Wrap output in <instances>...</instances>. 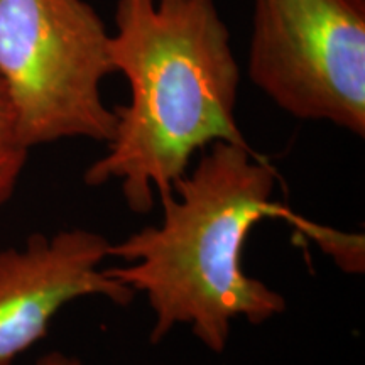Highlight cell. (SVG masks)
Returning <instances> with one entry per match:
<instances>
[{
    "mask_svg": "<svg viewBox=\"0 0 365 365\" xmlns=\"http://www.w3.org/2000/svg\"><path fill=\"white\" fill-rule=\"evenodd\" d=\"M110 58L130 98L113 108L88 186L115 181L127 208L148 213L208 145L249 144L235 117L240 68L217 0H117Z\"/></svg>",
    "mask_w": 365,
    "mask_h": 365,
    "instance_id": "cell-1",
    "label": "cell"
},
{
    "mask_svg": "<svg viewBox=\"0 0 365 365\" xmlns=\"http://www.w3.org/2000/svg\"><path fill=\"white\" fill-rule=\"evenodd\" d=\"M277 173L250 144L215 143L161 200L163 220L110 244L107 267L153 312L150 341L188 325L212 352L225 350L232 323L261 325L286 309L284 296L249 276L242 252L252 228L281 215Z\"/></svg>",
    "mask_w": 365,
    "mask_h": 365,
    "instance_id": "cell-2",
    "label": "cell"
},
{
    "mask_svg": "<svg viewBox=\"0 0 365 365\" xmlns=\"http://www.w3.org/2000/svg\"><path fill=\"white\" fill-rule=\"evenodd\" d=\"M110 33L85 0H0V80L29 149L65 139L107 144L115 112Z\"/></svg>",
    "mask_w": 365,
    "mask_h": 365,
    "instance_id": "cell-3",
    "label": "cell"
},
{
    "mask_svg": "<svg viewBox=\"0 0 365 365\" xmlns=\"http://www.w3.org/2000/svg\"><path fill=\"white\" fill-rule=\"evenodd\" d=\"M247 75L281 110L365 135V0H254Z\"/></svg>",
    "mask_w": 365,
    "mask_h": 365,
    "instance_id": "cell-4",
    "label": "cell"
},
{
    "mask_svg": "<svg viewBox=\"0 0 365 365\" xmlns=\"http://www.w3.org/2000/svg\"><path fill=\"white\" fill-rule=\"evenodd\" d=\"M110 242L86 228L33 234L0 250V365H12L49 331L63 308L81 298L127 307L135 293L102 267Z\"/></svg>",
    "mask_w": 365,
    "mask_h": 365,
    "instance_id": "cell-5",
    "label": "cell"
},
{
    "mask_svg": "<svg viewBox=\"0 0 365 365\" xmlns=\"http://www.w3.org/2000/svg\"><path fill=\"white\" fill-rule=\"evenodd\" d=\"M29 150L21 139L16 112L0 80V207L16 193Z\"/></svg>",
    "mask_w": 365,
    "mask_h": 365,
    "instance_id": "cell-6",
    "label": "cell"
},
{
    "mask_svg": "<svg viewBox=\"0 0 365 365\" xmlns=\"http://www.w3.org/2000/svg\"><path fill=\"white\" fill-rule=\"evenodd\" d=\"M34 365H83V362L78 357H73L65 352H49L36 360Z\"/></svg>",
    "mask_w": 365,
    "mask_h": 365,
    "instance_id": "cell-7",
    "label": "cell"
}]
</instances>
